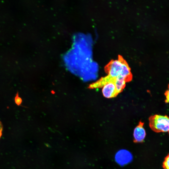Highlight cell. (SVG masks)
<instances>
[{"label":"cell","instance_id":"6da1fadb","mask_svg":"<svg viewBox=\"0 0 169 169\" xmlns=\"http://www.w3.org/2000/svg\"><path fill=\"white\" fill-rule=\"evenodd\" d=\"M104 69L107 75L111 77L123 79L126 83L130 82L132 79L130 67L120 56H119L117 59L111 60Z\"/></svg>","mask_w":169,"mask_h":169},{"label":"cell","instance_id":"7a4b0ae2","mask_svg":"<svg viewBox=\"0 0 169 169\" xmlns=\"http://www.w3.org/2000/svg\"><path fill=\"white\" fill-rule=\"evenodd\" d=\"M149 125L154 132H168L169 134V117L166 115H155L149 118Z\"/></svg>","mask_w":169,"mask_h":169},{"label":"cell","instance_id":"3957f363","mask_svg":"<svg viewBox=\"0 0 169 169\" xmlns=\"http://www.w3.org/2000/svg\"><path fill=\"white\" fill-rule=\"evenodd\" d=\"M116 83L109 82L103 86L102 92L105 98H115L120 93L117 88Z\"/></svg>","mask_w":169,"mask_h":169},{"label":"cell","instance_id":"277c9868","mask_svg":"<svg viewBox=\"0 0 169 169\" xmlns=\"http://www.w3.org/2000/svg\"><path fill=\"white\" fill-rule=\"evenodd\" d=\"M144 123L141 121L139 122L138 125L134 129V141L135 143L143 142L146 136V132L143 127Z\"/></svg>","mask_w":169,"mask_h":169},{"label":"cell","instance_id":"5b68a950","mask_svg":"<svg viewBox=\"0 0 169 169\" xmlns=\"http://www.w3.org/2000/svg\"><path fill=\"white\" fill-rule=\"evenodd\" d=\"M163 167L164 169H169V154L165 158Z\"/></svg>","mask_w":169,"mask_h":169},{"label":"cell","instance_id":"8992f818","mask_svg":"<svg viewBox=\"0 0 169 169\" xmlns=\"http://www.w3.org/2000/svg\"><path fill=\"white\" fill-rule=\"evenodd\" d=\"M15 102L16 104L18 105H20L22 102V100L19 96L18 94H17L15 98Z\"/></svg>","mask_w":169,"mask_h":169},{"label":"cell","instance_id":"52a82bcc","mask_svg":"<svg viewBox=\"0 0 169 169\" xmlns=\"http://www.w3.org/2000/svg\"><path fill=\"white\" fill-rule=\"evenodd\" d=\"M165 95L166 98L165 102L169 103V84L168 86V89L165 93Z\"/></svg>","mask_w":169,"mask_h":169},{"label":"cell","instance_id":"ba28073f","mask_svg":"<svg viewBox=\"0 0 169 169\" xmlns=\"http://www.w3.org/2000/svg\"><path fill=\"white\" fill-rule=\"evenodd\" d=\"M2 124L1 123V122H0V138H1V136L2 135Z\"/></svg>","mask_w":169,"mask_h":169}]
</instances>
